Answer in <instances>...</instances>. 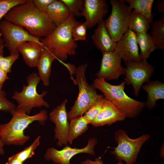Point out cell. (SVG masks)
<instances>
[{
	"label": "cell",
	"instance_id": "obj_1",
	"mask_svg": "<svg viewBox=\"0 0 164 164\" xmlns=\"http://www.w3.org/2000/svg\"><path fill=\"white\" fill-rule=\"evenodd\" d=\"M5 19L24 27L32 36L39 38L50 34L56 26L46 12L40 11L32 0L12 9L4 16Z\"/></svg>",
	"mask_w": 164,
	"mask_h": 164
},
{
	"label": "cell",
	"instance_id": "obj_2",
	"mask_svg": "<svg viewBox=\"0 0 164 164\" xmlns=\"http://www.w3.org/2000/svg\"><path fill=\"white\" fill-rule=\"evenodd\" d=\"M12 117L8 123H0V137L5 145L22 146L30 139L24 134V131L35 121L44 125L47 119V111L41 110L33 115L29 116L21 111L15 109L11 114Z\"/></svg>",
	"mask_w": 164,
	"mask_h": 164
},
{
	"label": "cell",
	"instance_id": "obj_3",
	"mask_svg": "<svg viewBox=\"0 0 164 164\" xmlns=\"http://www.w3.org/2000/svg\"><path fill=\"white\" fill-rule=\"evenodd\" d=\"M80 22L70 15L65 22L56 27L50 34L41 39L40 41L56 59L65 61L68 55L76 54L78 45L73 39L72 29L74 26Z\"/></svg>",
	"mask_w": 164,
	"mask_h": 164
},
{
	"label": "cell",
	"instance_id": "obj_4",
	"mask_svg": "<svg viewBox=\"0 0 164 164\" xmlns=\"http://www.w3.org/2000/svg\"><path fill=\"white\" fill-rule=\"evenodd\" d=\"M125 82L118 85H112L103 78L95 79L91 85L100 90L104 98L112 102L124 114L126 118L137 116L145 106V101H140L128 96L124 91Z\"/></svg>",
	"mask_w": 164,
	"mask_h": 164
},
{
	"label": "cell",
	"instance_id": "obj_5",
	"mask_svg": "<svg viewBox=\"0 0 164 164\" xmlns=\"http://www.w3.org/2000/svg\"><path fill=\"white\" fill-rule=\"evenodd\" d=\"M87 66V63L82 64L75 69V83L78 86L79 93L73 106L67 112L68 120L83 115L90 108L104 97L87 83L85 75Z\"/></svg>",
	"mask_w": 164,
	"mask_h": 164
},
{
	"label": "cell",
	"instance_id": "obj_6",
	"mask_svg": "<svg viewBox=\"0 0 164 164\" xmlns=\"http://www.w3.org/2000/svg\"><path fill=\"white\" fill-rule=\"evenodd\" d=\"M40 80L38 75L33 73L27 77V85H23L21 91L19 92L16 90L15 91L12 98L18 104L16 108V109L29 115L34 108L50 107L49 104L43 98L47 93V91H44L40 94L37 92L36 87Z\"/></svg>",
	"mask_w": 164,
	"mask_h": 164
},
{
	"label": "cell",
	"instance_id": "obj_7",
	"mask_svg": "<svg viewBox=\"0 0 164 164\" xmlns=\"http://www.w3.org/2000/svg\"><path fill=\"white\" fill-rule=\"evenodd\" d=\"M150 137L149 134H145L136 138L132 139L125 130L118 129L114 135V139L118 145L110 153L115 155L118 162H125V164H135L141 147Z\"/></svg>",
	"mask_w": 164,
	"mask_h": 164
},
{
	"label": "cell",
	"instance_id": "obj_8",
	"mask_svg": "<svg viewBox=\"0 0 164 164\" xmlns=\"http://www.w3.org/2000/svg\"><path fill=\"white\" fill-rule=\"evenodd\" d=\"M111 14L105 20V26L111 39L117 42L128 29L132 9L124 0H110Z\"/></svg>",
	"mask_w": 164,
	"mask_h": 164
},
{
	"label": "cell",
	"instance_id": "obj_9",
	"mask_svg": "<svg viewBox=\"0 0 164 164\" xmlns=\"http://www.w3.org/2000/svg\"><path fill=\"white\" fill-rule=\"evenodd\" d=\"M125 64L124 81L127 85H132L134 94L138 96L143 84L150 81L154 68L147 60H143L127 62Z\"/></svg>",
	"mask_w": 164,
	"mask_h": 164
},
{
	"label": "cell",
	"instance_id": "obj_10",
	"mask_svg": "<svg viewBox=\"0 0 164 164\" xmlns=\"http://www.w3.org/2000/svg\"><path fill=\"white\" fill-rule=\"evenodd\" d=\"M0 30L3 41L10 54L19 52L18 48L22 43L28 41L41 43L40 39L30 34L23 27L5 19L1 20Z\"/></svg>",
	"mask_w": 164,
	"mask_h": 164
},
{
	"label": "cell",
	"instance_id": "obj_11",
	"mask_svg": "<svg viewBox=\"0 0 164 164\" xmlns=\"http://www.w3.org/2000/svg\"><path fill=\"white\" fill-rule=\"evenodd\" d=\"M97 142L94 138L89 139L87 144L81 149L72 148L68 145L60 150L53 147L47 149L44 155L46 160L51 161L55 164H70V160L76 155L81 153H86L95 155L94 147Z\"/></svg>",
	"mask_w": 164,
	"mask_h": 164
},
{
	"label": "cell",
	"instance_id": "obj_12",
	"mask_svg": "<svg viewBox=\"0 0 164 164\" xmlns=\"http://www.w3.org/2000/svg\"><path fill=\"white\" fill-rule=\"evenodd\" d=\"M67 102V99H65L60 104L54 108L49 114L50 120L55 125L54 139L57 140L56 145L60 147L67 145L68 143L69 124L66 109Z\"/></svg>",
	"mask_w": 164,
	"mask_h": 164
},
{
	"label": "cell",
	"instance_id": "obj_13",
	"mask_svg": "<svg viewBox=\"0 0 164 164\" xmlns=\"http://www.w3.org/2000/svg\"><path fill=\"white\" fill-rule=\"evenodd\" d=\"M103 54L100 68L96 74L97 78L110 80H117L120 76L125 75V68L122 66L121 59L115 50Z\"/></svg>",
	"mask_w": 164,
	"mask_h": 164
},
{
	"label": "cell",
	"instance_id": "obj_14",
	"mask_svg": "<svg viewBox=\"0 0 164 164\" xmlns=\"http://www.w3.org/2000/svg\"><path fill=\"white\" fill-rule=\"evenodd\" d=\"M115 50L125 63L142 60L139 53L136 34L129 29L116 42Z\"/></svg>",
	"mask_w": 164,
	"mask_h": 164
},
{
	"label": "cell",
	"instance_id": "obj_15",
	"mask_svg": "<svg viewBox=\"0 0 164 164\" xmlns=\"http://www.w3.org/2000/svg\"><path fill=\"white\" fill-rule=\"evenodd\" d=\"M108 11L106 0H84L82 12L87 28L90 29L102 21Z\"/></svg>",
	"mask_w": 164,
	"mask_h": 164
},
{
	"label": "cell",
	"instance_id": "obj_16",
	"mask_svg": "<svg viewBox=\"0 0 164 164\" xmlns=\"http://www.w3.org/2000/svg\"><path fill=\"white\" fill-rule=\"evenodd\" d=\"M125 118L124 114L114 104L106 99L102 109L91 124L94 127L105 125L110 126L117 121H123Z\"/></svg>",
	"mask_w": 164,
	"mask_h": 164
},
{
	"label": "cell",
	"instance_id": "obj_17",
	"mask_svg": "<svg viewBox=\"0 0 164 164\" xmlns=\"http://www.w3.org/2000/svg\"><path fill=\"white\" fill-rule=\"evenodd\" d=\"M45 47L42 43L28 41L21 43L18 50L22 54L25 62L31 67H36L41 54Z\"/></svg>",
	"mask_w": 164,
	"mask_h": 164
},
{
	"label": "cell",
	"instance_id": "obj_18",
	"mask_svg": "<svg viewBox=\"0 0 164 164\" xmlns=\"http://www.w3.org/2000/svg\"><path fill=\"white\" fill-rule=\"evenodd\" d=\"M91 39L96 48L102 53L115 50L116 42L110 36L105 26L104 20L98 23L91 36Z\"/></svg>",
	"mask_w": 164,
	"mask_h": 164
},
{
	"label": "cell",
	"instance_id": "obj_19",
	"mask_svg": "<svg viewBox=\"0 0 164 164\" xmlns=\"http://www.w3.org/2000/svg\"><path fill=\"white\" fill-rule=\"evenodd\" d=\"M46 12L56 27L65 22L70 15L69 9L61 0H55Z\"/></svg>",
	"mask_w": 164,
	"mask_h": 164
},
{
	"label": "cell",
	"instance_id": "obj_20",
	"mask_svg": "<svg viewBox=\"0 0 164 164\" xmlns=\"http://www.w3.org/2000/svg\"><path fill=\"white\" fill-rule=\"evenodd\" d=\"M142 87L147 93L148 97L145 106L152 109L156 105V101L164 99V83L158 80L149 81Z\"/></svg>",
	"mask_w": 164,
	"mask_h": 164
},
{
	"label": "cell",
	"instance_id": "obj_21",
	"mask_svg": "<svg viewBox=\"0 0 164 164\" xmlns=\"http://www.w3.org/2000/svg\"><path fill=\"white\" fill-rule=\"evenodd\" d=\"M56 59V57L45 48L36 66L38 70V76L45 86H48L50 84L52 64Z\"/></svg>",
	"mask_w": 164,
	"mask_h": 164
},
{
	"label": "cell",
	"instance_id": "obj_22",
	"mask_svg": "<svg viewBox=\"0 0 164 164\" xmlns=\"http://www.w3.org/2000/svg\"><path fill=\"white\" fill-rule=\"evenodd\" d=\"M70 121L68 132V143L72 145L74 140L88 129V124L83 115Z\"/></svg>",
	"mask_w": 164,
	"mask_h": 164
},
{
	"label": "cell",
	"instance_id": "obj_23",
	"mask_svg": "<svg viewBox=\"0 0 164 164\" xmlns=\"http://www.w3.org/2000/svg\"><path fill=\"white\" fill-rule=\"evenodd\" d=\"M151 24L147 19L140 13L132 11L129 22L128 29L136 33L146 32L150 28Z\"/></svg>",
	"mask_w": 164,
	"mask_h": 164
},
{
	"label": "cell",
	"instance_id": "obj_24",
	"mask_svg": "<svg viewBox=\"0 0 164 164\" xmlns=\"http://www.w3.org/2000/svg\"><path fill=\"white\" fill-rule=\"evenodd\" d=\"M136 34L137 44L140 49V56L143 60H147L150 54L157 48L149 33Z\"/></svg>",
	"mask_w": 164,
	"mask_h": 164
},
{
	"label": "cell",
	"instance_id": "obj_25",
	"mask_svg": "<svg viewBox=\"0 0 164 164\" xmlns=\"http://www.w3.org/2000/svg\"><path fill=\"white\" fill-rule=\"evenodd\" d=\"M124 1L128 3L132 9H134V10L145 17L151 24L153 19L152 9L154 0H125Z\"/></svg>",
	"mask_w": 164,
	"mask_h": 164
},
{
	"label": "cell",
	"instance_id": "obj_26",
	"mask_svg": "<svg viewBox=\"0 0 164 164\" xmlns=\"http://www.w3.org/2000/svg\"><path fill=\"white\" fill-rule=\"evenodd\" d=\"M151 37L157 49L164 50V17L152 22Z\"/></svg>",
	"mask_w": 164,
	"mask_h": 164
},
{
	"label": "cell",
	"instance_id": "obj_27",
	"mask_svg": "<svg viewBox=\"0 0 164 164\" xmlns=\"http://www.w3.org/2000/svg\"><path fill=\"white\" fill-rule=\"evenodd\" d=\"M40 137V135L38 136L30 145L14 154L15 156L23 163L27 159L32 157L34 154V151L39 145Z\"/></svg>",
	"mask_w": 164,
	"mask_h": 164
},
{
	"label": "cell",
	"instance_id": "obj_28",
	"mask_svg": "<svg viewBox=\"0 0 164 164\" xmlns=\"http://www.w3.org/2000/svg\"><path fill=\"white\" fill-rule=\"evenodd\" d=\"M69 9L70 15L75 17L83 16L82 13L84 4V0H61Z\"/></svg>",
	"mask_w": 164,
	"mask_h": 164
},
{
	"label": "cell",
	"instance_id": "obj_29",
	"mask_svg": "<svg viewBox=\"0 0 164 164\" xmlns=\"http://www.w3.org/2000/svg\"><path fill=\"white\" fill-rule=\"evenodd\" d=\"M105 100L104 97L91 106L84 114L83 116L88 124H91L99 113L104 105Z\"/></svg>",
	"mask_w": 164,
	"mask_h": 164
},
{
	"label": "cell",
	"instance_id": "obj_30",
	"mask_svg": "<svg viewBox=\"0 0 164 164\" xmlns=\"http://www.w3.org/2000/svg\"><path fill=\"white\" fill-rule=\"evenodd\" d=\"M27 0H0V23L1 19L12 9L23 4ZM2 34L0 30V38Z\"/></svg>",
	"mask_w": 164,
	"mask_h": 164
},
{
	"label": "cell",
	"instance_id": "obj_31",
	"mask_svg": "<svg viewBox=\"0 0 164 164\" xmlns=\"http://www.w3.org/2000/svg\"><path fill=\"white\" fill-rule=\"evenodd\" d=\"M19 52L4 56L0 54V68L7 73L11 72L12 67L14 62L19 58Z\"/></svg>",
	"mask_w": 164,
	"mask_h": 164
},
{
	"label": "cell",
	"instance_id": "obj_32",
	"mask_svg": "<svg viewBox=\"0 0 164 164\" xmlns=\"http://www.w3.org/2000/svg\"><path fill=\"white\" fill-rule=\"evenodd\" d=\"M87 25L84 22L74 26L72 29V35L73 40L77 42L78 40H86Z\"/></svg>",
	"mask_w": 164,
	"mask_h": 164
},
{
	"label": "cell",
	"instance_id": "obj_33",
	"mask_svg": "<svg viewBox=\"0 0 164 164\" xmlns=\"http://www.w3.org/2000/svg\"><path fill=\"white\" fill-rule=\"evenodd\" d=\"M6 95L4 91L2 89L0 91V111L9 113L11 114L16 107L14 104L6 97Z\"/></svg>",
	"mask_w": 164,
	"mask_h": 164
},
{
	"label": "cell",
	"instance_id": "obj_34",
	"mask_svg": "<svg viewBox=\"0 0 164 164\" xmlns=\"http://www.w3.org/2000/svg\"><path fill=\"white\" fill-rule=\"evenodd\" d=\"M33 2L40 11L46 12L49 5L55 0H33Z\"/></svg>",
	"mask_w": 164,
	"mask_h": 164
},
{
	"label": "cell",
	"instance_id": "obj_35",
	"mask_svg": "<svg viewBox=\"0 0 164 164\" xmlns=\"http://www.w3.org/2000/svg\"><path fill=\"white\" fill-rule=\"evenodd\" d=\"M117 164H123L122 162H118ZM81 164H104L103 160L101 157L95 158V160L92 161L90 159H87L82 162Z\"/></svg>",
	"mask_w": 164,
	"mask_h": 164
},
{
	"label": "cell",
	"instance_id": "obj_36",
	"mask_svg": "<svg viewBox=\"0 0 164 164\" xmlns=\"http://www.w3.org/2000/svg\"><path fill=\"white\" fill-rule=\"evenodd\" d=\"M6 72L0 68V91L2 90L3 84L9 78Z\"/></svg>",
	"mask_w": 164,
	"mask_h": 164
},
{
	"label": "cell",
	"instance_id": "obj_37",
	"mask_svg": "<svg viewBox=\"0 0 164 164\" xmlns=\"http://www.w3.org/2000/svg\"><path fill=\"white\" fill-rule=\"evenodd\" d=\"M23 162H21L14 155H12L9 157L7 161L5 163V164H23Z\"/></svg>",
	"mask_w": 164,
	"mask_h": 164
},
{
	"label": "cell",
	"instance_id": "obj_38",
	"mask_svg": "<svg viewBox=\"0 0 164 164\" xmlns=\"http://www.w3.org/2000/svg\"><path fill=\"white\" fill-rule=\"evenodd\" d=\"M157 11L159 12H164V1L158 0L157 2Z\"/></svg>",
	"mask_w": 164,
	"mask_h": 164
},
{
	"label": "cell",
	"instance_id": "obj_39",
	"mask_svg": "<svg viewBox=\"0 0 164 164\" xmlns=\"http://www.w3.org/2000/svg\"><path fill=\"white\" fill-rule=\"evenodd\" d=\"M5 145L0 137V155H3L5 153L4 146Z\"/></svg>",
	"mask_w": 164,
	"mask_h": 164
},
{
	"label": "cell",
	"instance_id": "obj_40",
	"mask_svg": "<svg viewBox=\"0 0 164 164\" xmlns=\"http://www.w3.org/2000/svg\"><path fill=\"white\" fill-rule=\"evenodd\" d=\"M4 41L2 38H0V54L3 55L4 53Z\"/></svg>",
	"mask_w": 164,
	"mask_h": 164
}]
</instances>
